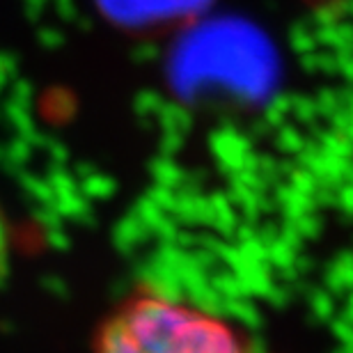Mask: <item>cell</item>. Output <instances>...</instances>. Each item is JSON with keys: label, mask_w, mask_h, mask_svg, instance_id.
<instances>
[{"label": "cell", "mask_w": 353, "mask_h": 353, "mask_svg": "<svg viewBox=\"0 0 353 353\" xmlns=\"http://www.w3.org/2000/svg\"><path fill=\"white\" fill-rule=\"evenodd\" d=\"M88 353H266L209 310L143 287L99 321Z\"/></svg>", "instance_id": "6da1fadb"}, {"label": "cell", "mask_w": 353, "mask_h": 353, "mask_svg": "<svg viewBox=\"0 0 353 353\" xmlns=\"http://www.w3.org/2000/svg\"><path fill=\"white\" fill-rule=\"evenodd\" d=\"M10 266H12V232L3 209H0V285H3L7 273H10Z\"/></svg>", "instance_id": "7a4b0ae2"}]
</instances>
